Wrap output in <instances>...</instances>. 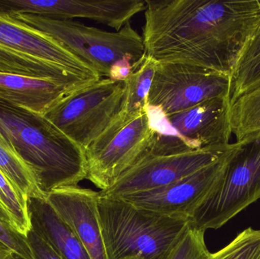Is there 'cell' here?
Here are the masks:
<instances>
[{
  "label": "cell",
  "instance_id": "obj_1",
  "mask_svg": "<svg viewBox=\"0 0 260 259\" xmlns=\"http://www.w3.org/2000/svg\"><path fill=\"white\" fill-rule=\"evenodd\" d=\"M145 55L231 77L260 25L259 0H145Z\"/></svg>",
  "mask_w": 260,
  "mask_h": 259
},
{
  "label": "cell",
  "instance_id": "obj_2",
  "mask_svg": "<svg viewBox=\"0 0 260 259\" xmlns=\"http://www.w3.org/2000/svg\"><path fill=\"white\" fill-rule=\"evenodd\" d=\"M0 136L28 165L45 196L87 178L85 149L44 116L0 99Z\"/></svg>",
  "mask_w": 260,
  "mask_h": 259
},
{
  "label": "cell",
  "instance_id": "obj_3",
  "mask_svg": "<svg viewBox=\"0 0 260 259\" xmlns=\"http://www.w3.org/2000/svg\"><path fill=\"white\" fill-rule=\"evenodd\" d=\"M99 211L107 259H168L189 228V219L147 211L119 198L100 196Z\"/></svg>",
  "mask_w": 260,
  "mask_h": 259
},
{
  "label": "cell",
  "instance_id": "obj_4",
  "mask_svg": "<svg viewBox=\"0 0 260 259\" xmlns=\"http://www.w3.org/2000/svg\"><path fill=\"white\" fill-rule=\"evenodd\" d=\"M12 17L56 40L102 77L124 81L145 56L142 36L129 22L120 30L111 32L72 20L24 14Z\"/></svg>",
  "mask_w": 260,
  "mask_h": 259
},
{
  "label": "cell",
  "instance_id": "obj_5",
  "mask_svg": "<svg viewBox=\"0 0 260 259\" xmlns=\"http://www.w3.org/2000/svg\"><path fill=\"white\" fill-rule=\"evenodd\" d=\"M0 73L88 84L102 79L56 40L0 13Z\"/></svg>",
  "mask_w": 260,
  "mask_h": 259
},
{
  "label": "cell",
  "instance_id": "obj_6",
  "mask_svg": "<svg viewBox=\"0 0 260 259\" xmlns=\"http://www.w3.org/2000/svg\"><path fill=\"white\" fill-rule=\"evenodd\" d=\"M145 108L153 132L146 155H181L232 144L229 97L212 99L171 115L148 105Z\"/></svg>",
  "mask_w": 260,
  "mask_h": 259
},
{
  "label": "cell",
  "instance_id": "obj_7",
  "mask_svg": "<svg viewBox=\"0 0 260 259\" xmlns=\"http://www.w3.org/2000/svg\"><path fill=\"white\" fill-rule=\"evenodd\" d=\"M260 199V130L237 141L221 180L189 218L191 228L218 230Z\"/></svg>",
  "mask_w": 260,
  "mask_h": 259
},
{
  "label": "cell",
  "instance_id": "obj_8",
  "mask_svg": "<svg viewBox=\"0 0 260 259\" xmlns=\"http://www.w3.org/2000/svg\"><path fill=\"white\" fill-rule=\"evenodd\" d=\"M124 93V81L101 79L67 94L44 117L85 150L121 112Z\"/></svg>",
  "mask_w": 260,
  "mask_h": 259
},
{
  "label": "cell",
  "instance_id": "obj_9",
  "mask_svg": "<svg viewBox=\"0 0 260 259\" xmlns=\"http://www.w3.org/2000/svg\"><path fill=\"white\" fill-rule=\"evenodd\" d=\"M152 135L146 108L130 120L119 114L85 149L86 179L101 191L110 188L147 155Z\"/></svg>",
  "mask_w": 260,
  "mask_h": 259
},
{
  "label": "cell",
  "instance_id": "obj_10",
  "mask_svg": "<svg viewBox=\"0 0 260 259\" xmlns=\"http://www.w3.org/2000/svg\"><path fill=\"white\" fill-rule=\"evenodd\" d=\"M230 76L186 64L157 62L147 105L171 115L212 99L230 98Z\"/></svg>",
  "mask_w": 260,
  "mask_h": 259
},
{
  "label": "cell",
  "instance_id": "obj_11",
  "mask_svg": "<svg viewBox=\"0 0 260 259\" xmlns=\"http://www.w3.org/2000/svg\"><path fill=\"white\" fill-rule=\"evenodd\" d=\"M235 145L168 156L146 155L123 173L110 188L99 192L101 197L117 198L162 188L210 165Z\"/></svg>",
  "mask_w": 260,
  "mask_h": 259
},
{
  "label": "cell",
  "instance_id": "obj_12",
  "mask_svg": "<svg viewBox=\"0 0 260 259\" xmlns=\"http://www.w3.org/2000/svg\"><path fill=\"white\" fill-rule=\"evenodd\" d=\"M236 147L235 142L218 161L166 187L117 198L147 211L189 219L221 180Z\"/></svg>",
  "mask_w": 260,
  "mask_h": 259
},
{
  "label": "cell",
  "instance_id": "obj_13",
  "mask_svg": "<svg viewBox=\"0 0 260 259\" xmlns=\"http://www.w3.org/2000/svg\"><path fill=\"white\" fill-rule=\"evenodd\" d=\"M99 192L79 186L56 189L46 196L82 242L91 259H107L99 217Z\"/></svg>",
  "mask_w": 260,
  "mask_h": 259
},
{
  "label": "cell",
  "instance_id": "obj_14",
  "mask_svg": "<svg viewBox=\"0 0 260 259\" xmlns=\"http://www.w3.org/2000/svg\"><path fill=\"white\" fill-rule=\"evenodd\" d=\"M87 84L0 73V99L17 107L44 116L67 94Z\"/></svg>",
  "mask_w": 260,
  "mask_h": 259
},
{
  "label": "cell",
  "instance_id": "obj_15",
  "mask_svg": "<svg viewBox=\"0 0 260 259\" xmlns=\"http://www.w3.org/2000/svg\"><path fill=\"white\" fill-rule=\"evenodd\" d=\"M145 8L143 0H46L44 18H88L117 31Z\"/></svg>",
  "mask_w": 260,
  "mask_h": 259
},
{
  "label": "cell",
  "instance_id": "obj_16",
  "mask_svg": "<svg viewBox=\"0 0 260 259\" xmlns=\"http://www.w3.org/2000/svg\"><path fill=\"white\" fill-rule=\"evenodd\" d=\"M32 231L63 259H91L82 242L46 197L27 199Z\"/></svg>",
  "mask_w": 260,
  "mask_h": 259
},
{
  "label": "cell",
  "instance_id": "obj_17",
  "mask_svg": "<svg viewBox=\"0 0 260 259\" xmlns=\"http://www.w3.org/2000/svg\"><path fill=\"white\" fill-rule=\"evenodd\" d=\"M157 62L145 55L139 66L126 78L124 99L120 115L126 120L134 118L145 109Z\"/></svg>",
  "mask_w": 260,
  "mask_h": 259
},
{
  "label": "cell",
  "instance_id": "obj_18",
  "mask_svg": "<svg viewBox=\"0 0 260 259\" xmlns=\"http://www.w3.org/2000/svg\"><path fill=\"white\" fill-rule=\"evenodd\" d=\"M260 83V25L241 51L231 75V104Z\"/></svg>",
  "mask_w": 260,
  "mask_h": 259
},
{
  "label": "cell",
  "instance_id": "obj_19",
  "mask_svg": "<svg viewBox=\"0 0 260 259\" xmlns=\"http://www.w3.org/2000/svg\"><path fill=\"white\" fill-rule=\"evenodd\" d=\"M0 171L26 198L46 197L38 188L30 167L15 149L0 136Z\"/></svg>",
  "mask_w": 260,
  "mask_h": 259
},
{
  "label": "cell",
  "instance_id": "obj_20",
  "mask_svg": "<svg viewBox=\"0 0 260 259\" xmlns=\"http://www.w3.org/2000/svg\"><path fill=\"white\" fill-rule=\"evenodd\" d=\"M230 121L237 141L260 130V83L231 104Z\"/></svg>",
  "mask_w": 260,
  "mask_h": 259
},
{
  "label": "cell",
  "instance_id": "obj_21",
  "mask_svg": "<svg viewBox=\"0 0 260 259\" xmlns=\"http://www.w3.org/2000/svg\"><path fill=\"white\" fill-rule=\"evenodd\" d=\"M0 204L7 211L13 228L23 235L31 229L27 199L12 182L0 171Z\"/></svg>",
  "mask_w": 260,
  "mask_h": 259
},
{
  "label": "cell",
  "instance_id": "obj_22",
  "mask_svg": "<svg viewBox=\"0 0 260 259\" xmlns=\"http://www.w3.org/2000/svg\"><path fill=\"white\" fill-rule=\"evenodd\" d=\"M260 251V230L247 228L232 242L206 259H253Z\"/></svg>",
  "mask_w": 260,
  "mask_h": 259
},
{
  "label": "cell",
  "instance_id": "obj_23",
  "mask_svg": "<svg viewBox=\"0 0 260 259\" xmlns=\"http://www.w3.org/2000/svg\"><path fill=\"white\" fill-rule=\"evenodd\" d=\"M210 255L205 241V232L189 228L168 259H206Z\"/></svg>",
  "mask_w": 260,
  "mask_h": 259
},
{
  "label": "cell",
  "instance_id": "obj_24",
  "mask_svg": "<svg viewBox=\"0 0 260 259\" xmlns=\"http://www.w3.org/2000/svg\"><path fill=\"white\" fill-rule=\"evenodd\" d=\"M15 253L23 259H34L26 236L10 224L0 220V255Z\"/></svg>",
  "mask_w": 260,
  "mask_h": 259
},
{
  "label": "cell",
  "instance_id": "obj_25",
  "mask_svg": "<svg viewBox=\"0 0 260 259\" xmlns=\"http://www.w3.org/2000/svg\"><path fill=\"white\" fill-rule=\"evenodd\" d=\"M26 238L34 259H63L31 229Z\"/></svg>",
  "mask_w": 260,
  "mask_h": 259
},
{
  "label": "cell",
  "instance_id": "obj_26",
  "mask_svg": "<svg viewBox=\"0 0 260 259\" xmlns=\"http://www.w3.org/2000/svg\"><path fill=\"white\" fill-rule=\"evenodd\" d=\"M0 220H3V221L6 222V223L10 224L12 226V220H11L7 211H6V210L5 209L4 207H3L1 204H0Z\"/></svg>",
  "mask_w": 260,
  "mask_h": 259
},
{
  "label": "cell",
  "instance_id": "obj_27",
  "mask_svg": "<svg viewBox=\"0 0 260 259\" xmlns=\"http://www.w3.org/2000/svg\"><path fill=\"white\" fill-rule=\"evenodd\" d=\"M8 259H23L21 258V257L18 256V255H17L16 254H12V255H11L10 257H9Z\"/></svg>",
  "mask_w": 260,
  "mask_h": 259
},
{
  "label": "cell",
  "instance_id": "obj_28",
  "mask_svg": "<svg viewBox=\"0 0 260 259\" xmlns=\"http://www.w3.org/2000/svg\"><path fill=\"white\" fill-rule=\"evenodd\" d=\"M253 259H260V251L259 253L257 254V255H256V256Z\"/></svg>",
  "mask_w": 260,
  "mask_h": 259
}]
</instances>
